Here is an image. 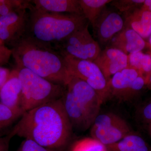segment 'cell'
I'll return each instance as SVG.
<instances>
[{"instance_id":"obj_1","label":"cell","mask_w":151,"mask_h":151,"mask_svg":"<svg viewBox=\"0 0 151 151\" xmlns=\"http://www.w3.org/2000/svg\"><path fill=\"white\" fill-rule=\"evenodd\" d=\"M72 131L62 98L25 112L12 129L14 136L57 151L67 145Z\"/></svg>"},{"instance_id":"obj_2","label":"cell","mask_w":151,"mask_h":151,"mask_svg":"<svg viewBox=\"0 0 151 151\" xmlns=\"http://www.w3.org/2000/svg\"><path fill=\"white\" fill-rule=\"evenodd\" d=\"M12 45L17 66L27 68L54 84L67 85L71 76L64 57L53 45L27 34Z\"/></svg>"},{"instance_id":"obj_3","label":"cell","mask_w":151,"mask_h":151,"mask_svg":"<svg viewBox=\"0 0 151 151\" xmlns=\"http://www.w3.org/2000/svg\"><path fill=\"white\" fill-rule=\"evenodd\" d=\"M26 34L52 45L61 42L89 22L84 15L47 12L36 9L31 3Z\"/></svg>"},{"instance_id":"obj_4","label":"cell","mask_w":151,"mask_h":151,"mask_svg":"<svg viewBox=\"0 0 151 151\" xmlns=\"http://www.w3.org/2000/svg\"><path fill=\"white\" fill-rule=\"evenodd\" d=\"M62 100L72 129L79 132L92 127L103 103L92 87L73 76L66 86Z\"/></svg>"},{"instance_id":"obj_5","label":"cell","mask_w":151,"mask_h":151,"mask_svg":"<svg viewBox=\"0 0 151 151\" xmlns=\"http://www.w3.org/2000/svg\"><path fill=\"white\" fill-rule=\"evenodd\" d=\"M16 68L21 85L20 108L24 112L59 100L64 95L66 86L52 83L27 68Z\"/></svg>"},{"instance_id":"obj_6","label":"cell","mask_w":151,"mask_h":151,"mask_svg":"<svg viewBox=\"0 0 151 151\" xmlns=\"http://www.w3.org/2000/svg\"><path fill=\"white\" fill-rule=\"evenodd\" d=\"M88 25L89 23L53 46L63 55L94 61L101 49L99 43L89 33Z\"/></svg>"},{"instance_id":"obj_7","label":"cell","mask_w":151,"mask_h":151,"mask_svg":"<svg viewBox=\"0 0 151 151\" xmlns=\"http://www.w3.org/2000/svg\"><path fill=\"white\" fill-rule=\"evenodd\" d=\"M63 56L71 76L80 78L89 84L95 90L102 103L108 99V81L93 61L78 59L68 55Z\"/></svg>"},{"instance_id":"obj_8","label":"cell","mask_w":151,"mask_h":151,"mask_svg":"<svg viewBox=\"0 0 151 151\" xmlns=\"http://www.w3.org/2000/svg\"><path fill=\"white\" fill-rule=\"evenodd\" d=\"M92 137L103 145H113L131 134L127 122L113 113L100 114L91 127Z\"/></svg>"},{"instance_id":"obj_9","label":"cell","mask_w":151,"mask_h":151,"mask_svg":"<svg viewBox=\"0 0 151 151\" xmlns=\"http://www.w3.org/2000/svg\"><path fill=\"white\" fill-rule=\"evenodd\" d=\"M145 79L132 68H125L114 74L108 81L109 98L128 101L145 85Z\"/></svg>"},{"instance_id":"obj_10","label":"cell","mask_w":151,"mask_h":151,"mask_svg":"<svg viewBox=\"0 0 151 151\" xmlns=\"http://www.w3.org/2000/svg\"><path fill=\"white\" fill-rule=\"evenodd\" d=\"M29 7H23L0 17V40L12 45L27 34Z\"/></svg>"},{"instance_id":"obj_11","label":"cell","mask_w":151,"mask_h":151,"mask_svg":"<svg viewBox=\"0 0 151 151\" xmlns=\"http://www.w3.org/2000/svg\"><path fill=\"white\" fill-rule=\"evenodd\" d=\"M99 43L102 45L109 44L115 35L125 27L124 16L118 11L104 9L92 26Z\"/></svg>"},{"instance_id":"obj_12","label":"cell","mask_w":151,"mask_h":151,"mask_svg":"<svg viewBox=\"0 0 151 151\" xmlns=\"http://www.w3.org/2000/svg\"><path fill=\"white\" fill-rule=\"evenodd\" d=\"M108 81L114 74L129 67L128 55L117 49L107 46L93 61Z\"/></svg>"},{"instance_id":"obj_13","label":"cell","mask_w":151,"mask_h":151,"mask_svg":"<svg viewBox=\"0 0 151 151\" xmlns=\"http://www.w3.org/2000/svg\"><path fill=\"white\" fill-rule=\"evenodd\" d=\"M109 44L108 46L119 49L127 55L142 51L147 46V42L143 38L127 27L115 35Z\"/></svg>"},{"instance_id":"obj_14","label":"cell","mask_w":151,"mask_h":151,"mask_svg":"<svg viewBox=\"0 0 151 151\" xmlns=\"http://www.w3.org/2000/svg\"><path fill=\"white\" fill-rule=\"evenodd\" d=\"M21 85L17 68L11 71L9 79L0 89V103L13 109H21Z\"/></svg>"},{"instance_id":"obj_15","label":"cell","mask_w":151,"mask_h":151,"mask_svg":"<svg viewBox=\"0 0 151 151\" xmlns=\"http://www.w3.org/2000/svg\"><path fill=\"white\" fill-rule=\"evenodd\" d=\"M122 15L125 27L132 29L145 40L148 38L151 34L150 12L140 7Z\"/></svg>"},{"instance_id":"obj_16","label":"cell","mask_w":151,"mask_h":151,"mask_svg":"<svg viewBox=\"0 0 151 151\" xmlns=\"http://www.w3.org/2000/svg\"><path fill=\"white\" fill-rule=\"evenodd\" d=\"M36 9L47 12L83 15L78 0L31 1Z\"/></svg>"},{"instance_id":"obj_17","label":"cell","mask_w":151,"mask_h":151,"mask_svg":"<svg viewBox=\"0 0 151 151\" xmlns=\"http://www.w3.org/2000/svg\"><path fill=\"white\" fill-rule=\"evenodd\" d=\"M128 55V68L136 70L147 84L151 76V55L140 51Z\"/></svg>"},{"instance_id":"obj_18","label":"cell","mask_w":151,"mask_h":151,"mask_svg":"<svg viewBox=\"0 0 151 151\" xmlns=\"http://www.w3.org/2000/svg\"><path fill=\"white\" fill-rule=\"evenodd\" d=\"M83 15L93 26L107 5L111 0H78Z\"/></svg>"},{"instance_id":"obj_19","label":"cell","mask_w":151,"mask_h":151,"mask_svg":"<svg viewBox=\"0 0 151 151\" xmlns=\"http://www.w3.org/2000/svg\"><path fill=\"white\" fill-rule=\"evenodd\" d=\"M24 113L21 109H12L0 103V133L11 130Z\"/></svg>"},{"instance_id":"obj_20","label":"cell","mask_w":151,"mask_h":151,"mask_svg":"<svg viewBox=\"0 0 151 151\" xmlns=\"http://www.w3.org/2000/svg\"><path fill=\"white\" fill-rule=\"evenodd\" d=\"M108 146L116 151H148L144 140L140 137L132 134Z\"/></svg>"},{"instance_id":"obj_21","label":"cell","mask_w":151,"mask_h":151,"mask_svg":"<svg viewBox=\"0 0 151 151\" xmlns=\"http://www.w3.org/2000/svg\"><path fill=\"white\" fill-rule=\"evenodd\" d=\"M71 151H107V150L105 145L92 137L77 141Z\"/></svg>"},{"instance_id":"obj_22","label":"cell","mask_w":151,"mask_h":151,"mask_svg":"<svg viewBox=\"0 0 151 151\" xmlns=\"http://www.w3.org/2000/svg\"><path fill=\"white\" fill-rule=\"evenodd\" d=\"M145 0H116L110 4L122 14L129 12L135 9L140 8Z\"/></svg>"},{"instance_id":"obj_23","label":"cell","mask_w":151,"mask_h":151,"mask_svg":"<svg viewBox=\"0 0 151 151\" xmlns=\"http://www.w3.org/2000/svg\"><path fill=\"white\" fill-rule=\"evenodd\" d=\"M17 151H57L44 147L32 140L24 139Z\"/></svg>"},{"instance_id":"obj_24","label":"cell","mask_w":151,"mask_h":151,"mask_svg":"<svg viewBox=\"0 0 151 151\" xmlns=\"http://www.w3.org/2000/svg\"><path fill=\"white\" fill-rule=\"evenodd\" d=\"M14 135L12 129L7 132L0 133V151H9L11 139Z\"/></svg>"},{"instance_id":"obj_25","label":"cell","mask_w":151,"mask_h":151,"mask_svg":"<svg viewBox=\"0 0 151 151\" xmlns=\"http://www.w3.org/2000/svg\"><path fill=\"white\" fill-rule=\"evenodd\" d=\"M11 55H12V50L8 48L0 40V65L6 64Z\"/></svg>"},{"instance_id":"obj_26","label":"cell","mask_w":151,"mask_h":151,"mask_svg":"<svg viewBox=\"0 0 151 151\" xmlns=\"http://www.w3.org/2000/svg\"><path fill=\"white\" fill-rule=\"evenodd\" d=\"M10 73L11 71L8 69L0 66V89L7 81Z\"/></svg>"},{"instance_id":"obj_27","label":"cell","mask_w":151,"mask_h":151,"mask_svg":"<svg viewBox=\"0 0 151 151\" xmlns=\"http://www.w3.org/2000/svg\"><path fill=\"white\" fill-rule=\"evenodd\" d=\"M144 115L146 119L151 120V103L146 106L144 109Z\"/></svg>"},{"instance_id":"obj_28","label":"cell","mask_w":151,"mask_h":151,"mask_svg":"<svg viewBox=\"0 0 151 151\" xmlns=\"http://www.w3.org/2000/svg\"><path fill=\"white\" fill-rule=\"evenodd\" d=\"M141 8L151 13V0H145Z\"/></svg>"},{"instance_id":"obj_29","label":"cell","mask_w":151,"mask_h":151,"mask_svg":"<svg viewBox=\"0 0 151 151\" xmlns=\"http://www.w3.org/2000/svg\"><path fill=\"white\" fill-rule=\"evenodd\" d=\"M148 42H147V46L148 47L150 50V54L151 55V34L148 38Z\"/></svg>"},{"instance_id":"obj_30","label":"cell","mask_w":151,"mask_h":151,"mask_svg":"<svg viewBox=\"0 0 151 151\" xmlns=\"http://www.w3.org/2000/svg\"><path fill=\"white\" fill-rule=\"evenodd\" d=\"M148 85L149 87L151 89V76L150 78V80H149L148 83L147 84Z\"/></svg>"}]
</instances>
